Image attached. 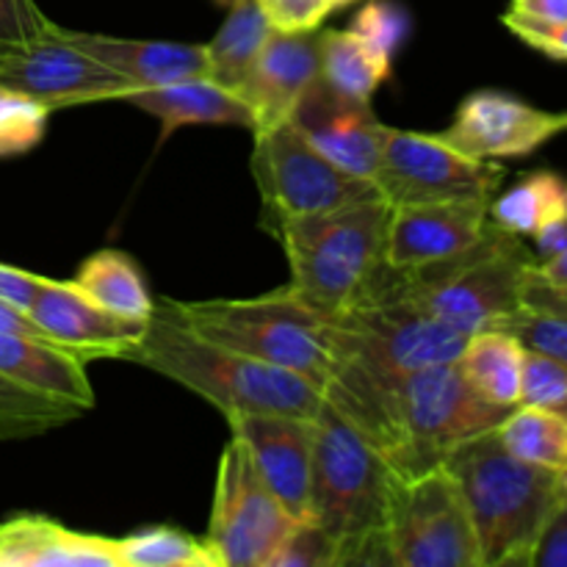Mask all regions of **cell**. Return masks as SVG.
<instances>
[{"instance_id": "1", "label": "cell", "mask_w": 567, "mask_h": 567, "mask_svg": "<svg viewBox=\"0 0 567 567\" xmlns=\"http://www.w3.org/2000/svg\"><path fill=\"white\" fill-rule=\"evenodd\" d=\"M321 393L402 480L443 465L460 443L496 430L513 410L471 391L457 363L380 374L332 360Z\"/></svg>"}, {"instance_id": "2", "label": "cell", "mask_w": 567, "mask_h": 567, "mask_svg": "<svg viewBox=\"0 0 567 567\" xmlns=\"http://www.w3.org/2000/svg\"><path fill=\"white\" fill-rule=\"evenodd\" d=\"M125 360L188 388L225 419L241 413H280L316 419L324 393L308 377L210 343L183 324L172 299L155 302L142 341Z\"/></svg>"}, {"instance_id": "3", "label": "cell", "mask_w": 567, "mask_h": 567, "mask_svg": "<svg viewBox=\"0 0 567 567\" xmlns=\"http://www.w3.org/2000/svg\"><path fill=\"white\" fill-rule=\"evenodd\" d=\"M313 424L310 507L305 520L336 537L338 567L391 565L385 526L402 476L332 404H321Z\"/></svg>"}, {"instance_id": "4", "label": "cell", "mask_w": 567, "mask_h": 567, "mask_svg": "<svg viewBox=\"0 0 567 567\" xmlns=\"http://www.w3.org/2000/svg\"><path fill=\"white\" fill-rule=\"evenodd\" d=\"M443 465L465 498L482 567H529L543 524L565 496V474L509 454L496 430L460 443Z\"/></svg>"}, {"instance_id": "5", "label": "cell", "mask_w": 567, "mask_h": 567, "mask_svg": "<svg viewBox=\"0 0 567 567\" xmlns=\"http://www.w3.org/2000/svg\"><path fill=\"white\" fill-rule=\"evenodd\" d=\"M388 216L391 205L374 194L327 214L282 221L275 236L291 269L288 291L321 319L360 302L382 269Z\"/></svg>"}, {"instance_id": "6", "label": "cell", "mask_w": 567, "mask_h": 567, "mask_svg": "<svg viewBox=\"0 0 567 567\" xmlns=\"http://www.w3.org/2000/svg\"><path fill=\"white\" fill-rule=\"evenodd\" d=\"M535 264L537 258L520 244V236L496 225L480 247L443 264L415 271H391L382 264L365 297L402 293L454 330L474 336L496 330L520 308V293Z\"/></svg>"}, {"instance_id": "7", "label": "cell", "mask_w": 567, "mask_h": 567, "mask_svg": "<svg viewBox=\"0 0 567 567\" xmlns=\"http://www.w3.org/2000/svg\"><path fill=\"white\" fill-rule=\"evenodd\" d=\"M172 308L205 341L280 365L324 388L332 363L327 319L299 302L288 286L255 299L172 302Z\"/></svg>"}, {"instance_id": "8", "label": "cell", "mask_w": 567, "mask_h": 567, "mask_svg": "<svg viewBox=\"0 0 567 567\" xmlns=\"http://www.w3.org/2000/svg\"><path fill=\"white\" fill-rule=\"evenodd\" d=\"M332 360L380 374H410L457 363L471 336L426 313L402 293H371L327 319Z\"/></svg>"}, {"instance_id": "9", "label": "cell", "mask_w": 567, "mask_h": 567, "mask_svg": "<svg viewBox=\"0 0 567 567\" xmlns=\"http://www.w3.org/2000/svg\"><path fill=\"white\" fill-rule=\"evenodd\" d=\"M252 175L269 233L297 216L327 214L377 194L374 183L349 175L324 158L288 120L255 131Z\"/></svg>"}, {"instance_id": "10", "label": "cell", "mask_w": 567, "mask_h": 567, "mask_svg": "<svg viewBox=\"0 0 567 567\" xmlns=\"http://www.w3.org/2000/svg\"><path fill=\"white\" fill-rule=\"evenodd\" d=\"M385 543L393 567H482L468 507L446 465L399 480Z\"/></svg>"}, {"instance_id": "11", "label": "cell", "mask_w": 567, "mask_h": 567, "mask_svg": "<svg viewBox=\"0 0 567 567\" xmlns=\"http://www.w3.org/2000/svg\"><path fill=\"white\" fill-rule=\"evenodd\" d=\"M299 520L260 480L247 446L230 437L219 460L208 540L219 567H269Z\"/></svg>"}, {"instance_id": "12", "label": "cell", "mask_w": 567, "mask_h": 567, "mask_svg": "<svg viewBox=\"0 0 567 567\" xmlns=\"http://www.w3.org/2000/svg\"><path fill=\"white\" fill-rule=\"evenodd\" d=\"M504 181L496 161L471 158L437 133L388 127L374 188L388 205L493 199Z\"/></svg>"}, {"instance_id": "13", "label": "cell", "mask_w": 567, "mask_h": 567, "mask_svg": "<svg viewBox=\"0 0 567 567\" xmlns=\"http://www.w3.org/2000/svg\"><path fill=\"white\" fill-rule=\"evenodd\" d=\"M0 86L28 94L50 111L100 100H125L133 92L125 78L66 42L61 28L0 61Z\"/></svg>"}, {"instance_id": "14", "label": "cell", "mask_w": 567, "mask_h": 567, "mask_svg": "<svg viewBox=\"0 0 567 567\" xmlns=\"http://www.w3.org/2000/svg\"><path fill=\"white\" fill-rule=\"evenodd\" d=\"M496 230L491 199L391 205L382 264L391 271H415L480 247Z\"/></svg>"}, {"instance_id": "15", "label": "cell", "mask_w": 567, "mask_h": 567, "mask_svg": "<svg viewBox=\"0 0 567 567\" xmlns=\"http://www.w3.org/2000/svg\"><path fill=\"white\" fill-rule=\"evenodd\" d=\"M567 133V111H546L507 92H474L460 103L452 125L441 133L471 158H524Z\"/></svg>"}, {"instance_id": "16", "label": "cell", "mask_w": 567, "mask_h": 567, "mask_svg": "<svg viewBox=\"0 0 567 567\" xmlns=\"http://www.w3.org/2000/svg\"><path fill=\"white\" fill-rule=\"evenodd\" d=\"M293 127L343 172L374 183L388 125L371 111V100H354L316 81L288 116Z\"/></svg>"}, {"instance_id": "17", "label": "cell", "mask_w": 567, "mask_h": 567, "mask_svg": "<svg viewBox=\"0 0 567 567\" xmlns=\"http://www.w3.org/2000/svg\"><path fill=\"white\" fill-rule=\"evenodd\" d=\"M233 437L247 446L260 480L297 520L308 518L313 471V419L280 413H241L227 419Z\"/></svg>"}, {"instance_id": "18", "label": "cell", "mask_w": 567, "mask_h": 567, "mask_svg": "<svg viewBox=\"0 0 567 567\" xmlns=\"http://www.w3.org/2000/svg\"><path fill=\"white\" fill-rule=\"evenodd\" d=\"M28 316L42 336L81 358L83 363L100 358H127L147 330V321L122 319L100 308L72 280L59 282L48 277L33 297Z\"/></svg>"}, {"instance_id": "19", "label": "cell", "mask_w": 567, "mask_h": 567, "mask_svg": "<svg viewBox=\"0 0 567 567\" xmlns=\"http://www.w3.org/2000/svg\"><path fill=\"white\" fill-rule=\"evenodd\" d=\"M319 31H271L236 94L252 114V133L280 125L319 81Z\"/></svg>"}, {"instance_id": "20", "label": "cell", "mask_w": 567, "mask_h": 567, "mask_svg": "<svg viewBox=\"0 0 567 567\" xmlns=\"http://www.w3.org/2000/svg\"><path fill=\"white\" fill-rule=\"evenodd\" d=\"M64 39L78 50L89 53L125 78L136 89L164 86V83L183 81V78L208 75V55L205 44L183 42H142V39L103 37V33H81L61 28Z\"/></svg>"}, {"instance_id": "21", "label": "cell", "mask_w": 567, "mask_h": 567, "mask_svg": "<svg viewBox=\"0 0 567 567\" xmlns=\"http://www.w3.org/2000/svg\"><path fill=\"white\" fill-rule=\"evenodd\" d=\"M0 567H116L114 537L83 535L48 515L0 524Z\"/></svg>"}, {"instance_id": "22", "label": "cell", "mask_w": 567, "mask_h": 567, "mask_svg": "<svg viewBox=\"0 0 567 567\" xmlns=\"http://www.w3.org/2000/svg\"><path fill=\"white\" fill-rule=\"evenodd\" d=\"M0 374L20 382L22 388L64 399L83 410L94 408L86 363L50 338L0 332Z\"/></svg>"}, {"instance_id": "23", "label": "cell", "mask_w": 567, "mask_h": 567, "mask_svg": "<svg viewBox=\"0 0 567 567\" xmlns=\"http://www.w3.org/2000/svg\"><path fill=\"white\" fill-rule=\"evenodd\" d=\"M125 103L164 122V133L183 125H238L252 131V114L244 100L208 75L136 89L127 94Z\"/></svg>"}, {"instance_id": "24", "label": "cell", "mask_w": 567, "mask_h": 567, "mask_svg": "<svg viewBox=\"0 0 567 567\" xmlns=\"http://www.w3.org/2000/svg\"><path fill=\"white\" fill-rule=\"evenodd\" d=\"M524 343L504 330L474 332L457 358V369L471 391L498 408H515L520 402L524 380Z\"/></svg>"}, {"instance_id": "25", "label": "cell", "mask_w": 567, "mask_h": 567, "mask_svg": "<svg viewBox=\"0 0 567 567\" xmlns=\"http://www.w3.org/2000/svg\"><path fill=\"white\" fill-rule=\"evenodd\" d=\"M271 31H275V25H271L260 0H233L221 28L205 44L208 78L236 92L252 61L258 59L266 39L271 37Z\"/></svg>"}, {"instance_id": "26", "label": "cell", "mask_w": 567, "mask_h": 567, "mask_svg": "<svg viewBox=\"0 0 567 567\" xmlns=\"http://www.w3.org/2000/svg\"><path fill=\"white\" fill-rule=\"evenodd\" d=\"M75 288H81L89 299L122 319L147 321L153 316L155 299L144 286L142 271L120 249H100L72 277Z\"/></svg>"}, {"instance_id": "27", "label": "cell", "mask_w": 567, "mask_h": 567, "mask_svg": "<svg viewBox=\"0 0 567 567\" xmlns=\"http://www.w3.org/2000/svg\"><path fill=\"white\" fill-rule=\"evenodd\" d=\"M491 219L513 236H535L551 221L567 219V181L557 172H532L502 197L491 199Z\"/></svg>"}, {"instance_id": "28", "label": "cell", "mask_w": 567, "mask_h": 567, "mask_svg": "<svg viewBox=\"0 0 567 567\" xmlns=\"http://www.w3.org/2000/svg\"><path fill=\"white\" fill-rule=\"evenodd\" d=\"M321 72L319 78L336 92L354 100H371V94L391 75V59L369 48L352 28L321 31Z\"/></svg>"}, {"instance_id": "29", "label": "cell", "mask_w": 567, "mask_h": 567, "mask_svg": "<svg viewBox=\"0 0 567 567\" xmlns=\"http://www.w3.org/2000/svg\"><path fill=\"white\" fill-rule=\"evenodd\" d=\"M504 449L537 468L567 474V419L535 404H515L496 426Z\"/></svg>"}, {"instance_id": "30", "label": "cell", "mask_w": 567, "mask_h": 567, "mask_svg": "<svg viewBox=\"0 0 567 567\" xmlns=\"http://www.w3.org/2000/svg\"><path fill=\"white\" fill-rule=\"evenodd\" d=\"M86 413L78 404L22 388L0 374V441H25L66 426Z\"/></svg>"}, {"instance_id": "31", "label": "cell", "mask_w": 567, "mask_h": 567, "mask_svg": "<svg viewBox=\"0 0 567 567\" xmlns=\"http://www.w3.org/2000/svg\"><path fill=\"white\" fill-rule=\"evenodd\" d=\"M116 567H219L205 537L172 526L136 532L114 540Z\"/></svg>"}, {"instance_id": "32", "label": "cell", "mask_w": 567, "mask_h": 567, "mask_svg": "<svg viewBox=\"0 0 567 567\" xmlns=\"http://www.w3.org/2000/svg\"><path fill=\"white\" fill-rule=\"evenodd\" d=\"M50 109L28 94L0 86V158L22 155L44 138Z\"/></svg>"}, {"instance_id": "33", "label": "cell", "mask_w": 567, "mask_h": 567, "mask_svg": "<svg viewBox=\"0 0 567 567\" xmlns=\"http://www.w3.org/2000/svg\"><path fill=\"white\" fill-rule=\"evenodd\" d=\"M496 330L515 336L529 352L546 354V358L567 365V316L543 313V310H532L520 305Z\"/></svg>"}, {"instance_id": "34", "label": "cell", "mask_w": 567, "mask_h": 567, "mask_svg": "<svg viewBox=\"0 0 567 567\" xmlns=\"http://www.w3.org/2000/svg\"><path fill=\"white\" fill-rule=\"evenodd\" d=\"M518 404H535L567 419V365L526 349Z\"/></svg>"}, {"instance_id": "35", "label": "cell", "mask_w": 567, "mask_h": 567, "mask_svg": "<svg viewBox=\"0 0 567 567\" xmlns=\"http://www.w3.org/2000/svg\"><path fill=\"white\" fill-rule=\"evenodd\" d=\"M55 28L33 0H0V61L50 37Z\"/></svg>"}, {"instance_id": "36", "label": "cell", "mask_w": 567, "mask_h": 567, "mask_svg": "<svg viewBox=\"0 0 567 567\" xmlns=\"http://www.w3.org/2000/svg\"><path fill=\"white\" fill-rule=\"evenodd\" d=\"M408 28L410 20L408 14H404L402 6L380 0V3H369L358 17H354L352 31L358 33L374 53H380L382 59H393L399 44L408 37Z\"/></svg>"}, {"instance_id": "37", "label": "cell", "mask_w": 567, "mask_h": 567, "mask_svg": "<svg viewBox=\"0 0 567 567\" xmlns=\"http://www.w3.org/2000/svg\"><path fill=\"white\" fill-rule=\"evenodd\" d=\"M269 567H338V543L313 520H299Z\"/></svg>"}, {"instance_id": "38", "label": "cell", "mask_w": 567, "mask_h": 567, "mask_svg": "<svg viewBox=\"0 0 567 567\" xmlns=\"http://www.w3.org/2000/svg\"><path fill=\"white\" fill-rule=\"evenodd\" d=\"M277 31H313L343 0H260Z\"/></svg>"}, {"instance_id": "39", "label": "cell", "mask_w": 567, "mask_h": 567, "mask_svg": "<svg viewBox=\"0 0 567 567\" xmlns=\"http://www.w3.org/2000/svg\"><path fill=\"white\" fill-rule=\"evenodd\" d=\"M502 22L529 48L540 50L548 59L567 61V22H535L526 20V17L509 14V11L502 17Z\"/></svg>"}, {"instance_id": "40", "label": "cell", "mask_w": 567, "mask_h": 567, "mask_svg": "<svg viewBox=\"0 0 567 567\" xmlns=\"http://www.w3.org/2000/svg\"><path fill=\"white\" fill-rule=\"evenodd\" d=\"M567 482V480H565ZM529 567H567V487L543 524Z\"/></svg>"}, {"instance_id": "41", "label": "cell", "mask_w": 567, "mask_h": 567, "mask_svg": "<svg viewBox=\"0 0 567 567\" xmlns=\"http://www.w3.org/2000/svg\"><path fill=\"white\" fill-rule=\"evenodd\" d=\"M42 282L44 277L0 264V302L11 305V308L17 310H25L28 313V308H31L33 297L39 293Z\"/></svg>"}, {"instance_id": "42", "label": "cell", "mask_w": 567, "mask_h": 567, "mask_svg": "<svg viewBox=\"0 0 567 567\" xmlns=\"http://www.w3.org/2000/svg\"><path fill=\"white\" fill-rule=\"evenodd\" d=\"M520 305L532 310H543V313L567 316V286H548V282H537L526 277Z\"/></svg>"}, {"instance_id": "43", "label": "cell", "mask_w": 567, "mask_h": 567, "mask_svg": "<svg viewBox=\"0 0 567 567\" xmlns=\"http://www.w3.org/2000/svg\"><path fill=\"white\" fill-rule=\"evenodd\" d=\"M507 11L535 22H567V0H513Z\"/></svg>"}, {"instance_id": "44", "label": "cell", "mask_w": 567, "mask_h": 567, "mask_svg": "<svg viewBox=\"0 0 567 567\" xmlns=\"http://www.w3.org/2000/svg\"><path fill=\"white\" fill-rule=\"evenodd\" d=\"M535 249H537V260H548L554 255H559L563 249H567V219L551 221L543 230H537L535 236Z\"/></svg>"}, {"instance_id": "45", "label": "cell", "mask_w": 567, "mask_h": 567, "mask_svg": "<svg viewBox=\"0 0 567 567\" xmlns=\"http://www.w3.org/2000/svg\"><path fill=\"white\" fill-rule=\"evenodd\" d=\"M529 277L537 282H548V286H567V249L548 260H537Z\"/></svg>"}, {"instance_id": "46", "label": "cell", "mask_w": 567, "mask_h": 567, "mask_svg": "<svg viewBox=\"0 0 567 567\" xmlns=\"http://www.w3.org/2000/svg\"><path fill=\"white\" fill-rule=\"evenodd\" d=\"M0 332H20V336H42L37 324L31 321V316L25 310H17L11 305L0 302ZM48 338V336H42Z\"/></svg>"}, {"instance_id": "47", "label": "cell", "mask_w": 567, "mask_h": 567, "mask_svg": "<svg viewBox=\"0 0 567 567\" xmlns=\"http://www.w3.org/2000/svg\"><path fill=\"white\" fill-rule=\"evenodd\" d=\"M343 3H352V0H343Z\"/></svg>"}, {"instance_id": "48", "label": "cell", "mask_w": 567, "mask_h": 567, "mask_svg": "<svg viewBox=\"0 0 567 567\" xmlns=\"http://www.w3.org/2000/svg\"><path fill=\"white\" fill-rule=\"evenodd\" d=\"M565 480H567V474H565Z\"/></svg>"}]
</instances>
